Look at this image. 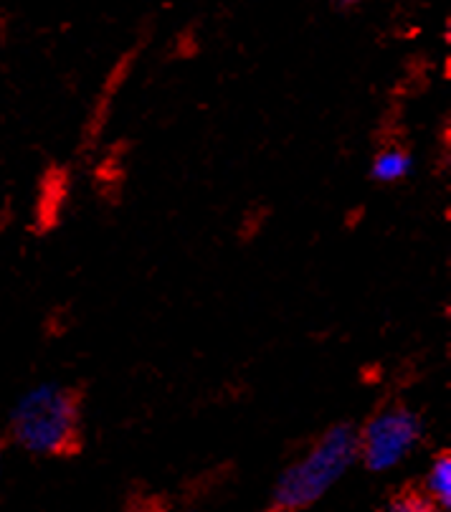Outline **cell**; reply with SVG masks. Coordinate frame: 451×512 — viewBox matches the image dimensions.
<instances>
[{
    "label": "cell",
    "mask_w": 451,
    "mask_h": 512,
    "mask_svg": "<svg viewBox=\"0 0 451 512\" xmlns=\"http://www.w3.org/2000/svg\"><path fill=\"white\" fill-rule=\"evenodd\" d=\"M11 439L33 457H66L82 442V393L61 383L31 388L11 414Z\"/></svg>",
    "instance_id": "cell-1"
},
{
    "label": "cell",
    "mask_w": 451,
    "mask_h": 512,
    "mask_svg": "<svg viewBox=\"0 0 451 512\" xmlns=\"http://www.w3.org/2000/svg\"><path fill=\"white\" fill-rule=\"evenodd\" d=\"M360 462V429L350 421L332 424L310 452L279 474L272 510H305L320 502Z\"/></svg>",
    "instance_id": "cell-2"
},
{
    "label": "cell",
    "mask_w": 451,
    "mask_h": 512,
    "mask_svg": "<svg viewBox=\"0 0 451 512\" xmlns=\"http://www.w3.org/2000/svg\"><path fill=\"white\" fill-rule=\"evenodd\" d=\"M426 434L424 416L408 406H388L370 416L360 429V462L368 472H391L401 467Z\"/></svg>",
    "instance_id": "cell-3"
},
{
    "label": "cell",
    "mask_w": 451,
    "mask_h": 512,
    "mask_svg": "<svg viewBox=\"0 0 451 512\" xmlns=\"http://www.w3.org/2000/svg\"><path fill=\"white\" fill-rule=\"evenodd\" d=\"M416 163H413V155L406 148H388L375 155L373 163H370V178L375 183H383V186H391V183H401L408 175L413 173Z\"/></svg>",
    "instance_id": "cell-4"
},
{
    "label": "cell",
    "mask_w": 451,
    "mask_h": 512,
    "mask_svg": "<svg viewBox=\"0 0 451 512\" xmlns=\"http://www.w3.org/2000/svg\"><path fill=\"white\" fill-rule=\"evenodd\" d=\"M424 492L431 500L436 510H449L451 505V457L449 454H439L431 462L429 472L424 480Z\"/></svg>",
    "instance_id": "cell-5"
},
{
    "label": "cell",
    "mask_w": 451,
    "mask_h": 512,
    "mask_svg": "<svg viewBox=\"0 0 451 512\" xmlns=\"http://www.w3.org/2000/svg\"><path fill=\"white\" fill-rule=\"evenodd\" d=\"M391 507L398 512H429V510H436L434 505H431V500L426 497V492L421 490H403L401 495H396L391 500Z\"/></svg>",
    "instance_id": "cell-6"
},
{
    "label": "cell",
    "mask_w": 451,
    "mask_h": 512,
    "mask_svg": "<svg viewBox=\"0 0 451 512\" xmlns=\"http://www.w3.org/2000/svg\"><path fill=\"white\" fill-rule=\"evenodd\" d=\"M360 0H332V6L340 8V11H350V8L358 6Z\"/></svg>",
    "instance_id": "cell-7"
},
{
    "label": "cell",
    "mask_w": 451,
    "mask_h": 512,
    "mask_svg": "<svg viewBox=\"0 0 451 512\" xmlns=\"http://www.w3.org/2000/svg\"><path fill=\"white\" fill-rule=\"evenodd\" d=\"M3 459H6V442L0 439V469H3Z\"/></svg>",
    "instance_id": "cell-8"
}]
</instances>
